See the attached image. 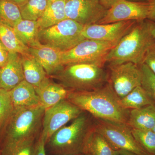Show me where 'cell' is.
Segmentation results:
<instances>
[{"mask_svg":"<svg viewBox=\"0 0 155 155\" xmlns=\"http://www.w3.org/2000/svg\"><path fill=\"white\" fill-rule=\"evenodd\" d=\"M47 4L48 0H29L19 7L22 19L37 21L43 14Z\"/></svg>","mask_w":155,"mask_h":155,"instance_id":"cell-26","label":"cell"},{"mask_svg":"<svg viewBox=\"0 0 155 155\" xmlns=\"http://www.w3.org/2000/svg\"><path fill=\"white\" fill-rule=\"evenodd\" d=\"M9 51L6 48L0 49V69L4 67L8 62Z\"/></svg>","mask_w":155,"mask_h":155,"instance_id":"cell-33","label":"cell"},{"mask_svg":"<svg viewBox=\"0 0 155 155\" xmlns=\"http://www.w3.org/2000/svg\"><path fill=\"white\" fill-rule=\"evenodd\" d=\"M154 40L147 19L138 21L109 52L106 63L110 66H116L131 62L140 66L143 64L146 53Z\"/></svg>","mask_w":155,"mask_h":155,"instance_id":"cell-3","label":"cell"},{"mask_svg":"<svg viewBox=\"0 0 155 155\" xmlns=\"http://www.w3.org/2000/svg\"><path fill=\"white\" fill-rule=\"evenodd\" d=\"M67 99L94 118L127 125L130 110L122 107L109 82L91 91H71Z\"/></svg>","mask_w":155,"mask_h":155,"instance_id":"cell-1","label":"cell"},{"mask_svg":"<svg viewBox=\"0 0 155 155\" xmlns=\"http://www.w3.org/2000/svg\"><path fill=\"white\" fill-rule=\"evenodd\" d=\"M148 25L151 34L155 40V22L151 20L147 19Z\"/></svg>","mask_w":155,"mask_h":155,"instance_id":"cell-35","label":"cell"},{"mask_svg":"<svg viewBox=\"0 0 155 155\" xmlns=\"http://www.w3.org/2000/svg\"><path fill=\"white\" fill-rule=\"evenodd\" d=\"M24 80L21 55L9 52L7 64L0 69V88L10 91Z\"/></svg>","mask_w":155,"mask_h":155,"instance_id":"cell-15","label":"cell"},{"mask_svg":"<svg viewBox=\"0 0 155 155\" xmlns=\"http://www.w3.org/2000/svg\"><path fill=\"white\" fill-rule=\"evenodd\" d=\"M107 10L99 0H67L65 6L67 19L84 26L97 24Z\"/></svg>","mask_w":155,"mask_h":155,"instance_id":"cell-11","label":"cell"},{"mask_svg":"<svg viewBox=\"0 0 155 155\" xmlns=\"http://www.w3.org/2000/svg\"><path fill=\"white\" fill-rule=\"evenodd\" d=\"M140 69L141 72V86L155 104V75L144 64L140 65Z\"/></svg>","mask_w":155,"mask_h":155,"instance_id":"cell-29","label":"cell"},{"mask_svg":"<svg viewBox=\"0 0 155 155\" xmlns=\"http://www.w3.org/2000/svg\"><path fill=\"white\" fill-rule=\"evenodd\" d=\"M149 155H155V154H149Z\"/></svg>","mask_w":155,"mask_h":155,"instance_id":"cell-45","label":"cell"},{"mask_svg":"<svg viewBox=\"0 0 155 155\" xmlns=\"http://www.w3.org/2000/svg\"><path fill=\"white\" fill-rule=\"evenodd\" d=\"M94 128V117L83 111L71 124L65 125L56 131L46 144H48L51 151L54 154L81 153Z\"/></svg>","mask_w":155,"mask_h":155,"instance_id":"cell-4","label":"cell"},{"mask_svg":"<svg viewBox=\"0 0 155 155\" xmlns=\"http://www.w3.org/2000/svg\"><path fill=\"white\" fill-rule=\"evenodd\" d=\"M12 2L14 3L18 7H20L25 5L29 0H9Z\"/></svg>","mask_w":155,"mask_h":155,"instance_id":"cell-37","label":"cell"},{"mask_svg":"<svg viewBox=\"0 0 155 155\" xmlns=\"http://www.w3.org/2000/svg\"><path fill=\"white\" fill-rule=\"evenodd\" d=\"M118 42L85 39L71 49L62 53V65L90 64L103 67L107 55Z\"/></svg>","mask_w":155,"mask_h":155,"instance_id":"cell-7","label":"cell"},{"mask_svg":"<svg viewBox=\"0 0 155 155\" xmlns=\"http://www.w3.org/2000/svg\"><path fill=\"white\" fill-rule=\"evenodd\" d=\"M85 155L83 153H78V154H71V155Z\"/></svg>","mask_w":155,"mask_h":155,"instance_id":"cell-42","label":"cell"},{"mask_svg":"<svg viewBox=\"0 0 155 155\" xmlns=\"http://www.w3.org/2000/svg\"><path fill=\"white\" fill-rule=\"evenodd\" d=\"M19 40L28 48L38 44L39 27L37 21L22 19L13 27Z\"/></svg>","mask_w":155,"mask_h":155,"instance_id":"cell-21","label":"cell"},{"mask_svg":"<svg viewBox=\"0 0 155 155\" xmlns=\"http://www.w3.org/2000/svg\"><path fill=\"white\" fill-rule=\"evenodd\" d=\"M41 104L45 109L55 105L63 100L67 99L71 91L60 83H55L48 77L37 87H34Z\"/></svg>","mask_w":155,"mask_h":155,"instance_id":"cell-16","label":"cell"},{"mask_svg":"<svg viewBox=\"0 0 155 155\" xmlns=\"http://www.w3.org/2000/svg\"><path fill=\"white\" fill-rule=\"evenodd\" d=\"M14 108L10 91L0 88V136L11 118Z\"/></svg>","mask_w":155,"mask_h":155,"instance_id":"cell-27","label":"cell"},{"mask_svg":"<svg viewBox=\"0 0 155 155\" xmlns=\"http://www.w3.org/2000/svg\"><path fill=\"white\" fill-rule=\"evenodd\" d=\"M84 27L74 20L67 19L51 27L39 28L38 41L41 44L64 52L85 39L82 35Z\"/></svg>","mask_w":155,"mask_h":155,"instance_id":"cell-6","label":"cell"},{"mask_svg":"<svg viewBox=\"0 0 155 155\" xmlns=\"http://www.w3.org/2000/svg\"><path fill=\"white\" fill-rule=\"evenodd\" d=\"M65 0H48L47 5L37 20L40 29L51 27L67 19Z\"/></svg>","mask_w":155,"mask_h":155,"instance_id":"cell-18","label":"cell"},{"mask_svg":"<svg viewBox=\"0 0 155 155\" xmlns=\"http://www.w3.org/2000/svg\"><path fill=\"white\" fill-rule=\"evenodd\" d=\"M127 125L131 128L152 130L155 125V104L130 110Z\"/></svg>","mask_w":155,"mask_h":155,"instance_id":"cell-19","label":"cell"},{"mask_svg":"<svg viewBox=\"0 0 155 155\" xmlns=\"http://www.w3.org/2000/svg\"><path fill=\"white\" fill-rule=\"evenodd\" d=\"M108 82L120 99L141 85V72L140 66L131 63L110 66Z\"/></svg>","mask_w":155,"mask_h":155,"instance_id":"cell-10","label":"cell"},{"mask_svg":"<svg viewBox=\"0 0 155 155\" xmlns=\"http://www.w3.org/2000/svg\"><path fill=\"white\" fill-rule=\"evenodd\" d=\"M45 108L42 105L15 107L0 136L2 155L25 143L36 140L42 130Z\"/></svg>","mask_w":155,"mask_h":155,"instance_id":"cell-2","label":"cell"},{"mask_svg":"<svg viewBox=\"0 0 155 155\" xmlns=\"http://www.w3.org/2000/svg\"><path fill=\"white\" fill-rule=\"evenodd\" d=\"M138 21H121L85 25L82 35L85 39L108 42H118L133 28Z\"/></svg>","mask_w":155,"mask_h":155,"instance_id":"cell-13","label":"cell"},{"mask_svg":"<svg viewBox=\"0 0 155 155\" xmlns=\"http://www.w3.org/2000/svg\"><path fill=\"white\" fill-rule=\"evenodd\" d=\"M21 57L24 80L34 87H38L49 76L33 56L29 54Z\"/></svg>","mask_w":155,"mask_h":155,"instance_id":"cell-20","label":"cell"},{"mask_svg":"<svg viewBox=\"0 0 155 155\" xmlns=\"http://www.w3.org/2000/svg\"><path fill=\"white\" fill-rule=\"evenodd\" d=\"M131 133L136 141L145 151L155 154V133L153 130L131 128Z\"/></svg>","mask_w":155,"mask_h":155,"instance_id":"cell-28","label":"cell"},{"mask_svg":"<svg viewBox=\"0 0 155 155\" xmlns=\"http://www.w3.org/2000/svg\"><path fill=\"white\" fill-rule=\"evenodd\" d=\"M150 5L149 2L119 0L108 9L105 16L97 24L121 21H141L148 19Z\"/></svg>","mask_w":155,"mask_h":155,"instance_id":"cell-12","label":"cell"},{"mask_svg":"<svg viewBox=\"0 0 155 155\" xmlns=\"http://www.w3.org/2000/svg\"><path fill=\"white\" fill-rule=\"evenodd\" d=\"M128 1L136 2H149L150 0H128Z\"/></svg>","mask_w":155,"mask_h":155,"instance_id":"cell-39","label":"cell"},{"mask_svg":"<svg viewBox=\"0 0 155 155\" xmlns=\"http://www.w3.org/2000/svg\"><path fill=\"white\" fill-rule=\"evenodd\" d=\"M150 9L148 19L149 20L155 22V0H150Z\"/></svg>","mask_w":155,"mask_h":155,"instance_id":"cell-34","label":"cell"},{"mask_svg":"<svg viewBox=\"0 0 155 155\" xmlns=\"http://www.w3.org/2000/svg\"><path fill=\"white\" fill-rule=\"evenodd\" d=\"M153 130V131H154V132H155V125L154 127L153 128V130Z\"/></svg>","mask_w":155,"mask_h":155,"instance_id":"cell-43","label":"cell"},{"mask_svg":"<svg viewBox=\"0 0 155 155\" xmlns=\"http://www.w3.org/2000/svg\"><path fill=\"white\" fill-rule=\"evenodd\" d=\"M82 112L67 99L45 109L41 134L46 143L56 131L77 118Z\"/></svg>","mask_w":155,"mask_h":155,"instance_id":"cell-9","label":"cell"},{"mask_svg":"<svg viewBox=\"0 0 155 155\" xmlns=\"http://www.w3.org/2000/svg\"><path fill=\"white\" fill-rule=\"evenodd\" d=\"M114 151L105 139L94 128L87 140L83 153L85 155H113Z\"/></svg>","mask_w":155,"mask_h":155,"instance_id":"cell-23","label":"cell"},{"mask_svg":"<svg viewBox=\"0 0 155 155\" xmlns=\"http://www.w3.org/2000/svg\"><path fill=\"white\" fill-rule=\"evenodd\" d=\"M99 1L104 7L108 9L111 8L116 2L119 0H99Z\"/></svg>","mask_w":155,"mask_h":155,"instance_id":"cell-36","label":"cell"},{"mask_svg":"<svg viewBox=\"0 0 155 155\" xmlns=\"http://www.w3.org/2000/svg\"><path fill=\"white\" fill-rule=\"evenodd\" d=\"M0 155H2V151H1V149H0Z\"/></svg>","mask_w":155,"mask_h":155,"instance_id":"cell-44","label":"cell"},{"mask_svg":"<svg viewBox=\"0 0 155 155\" xmlns=\"http://www.w3.org/2000/svg\"><path fill=\"white\" fill-rule=\"evenodd\" d=\"M113 155H120L118 150H114Z\"/></svg>","mask_w":155,"mask_h":155,"instance_id":"cell-40","label":"cell"},{"mask_svg":"<svg viewBox=\"0 0 155 155\" xmlns=\"http://www.w3.org/2000/svg\"><path fill=\"white\" fill-rule=\"evenodd\" d=\"M65 1H67V0H65Z\"/></svg>","mask_w":155,"mask_h":155,"instance_id":"cell-46","label":"cell"},{"mask_svg":"<svg viewBox=\"0 0 155 155\" xmlns=\"http://www.w3.org/2000/svg\"><path fill=\"white\" fill-rule=\"evenodd\" d=\"M36 140L27 142L5 155H34Z\"/></svg>","mask_w":155,"mask_h":155,"instance_id":"cell-30","label":"cell"},{"mask_svg":"<svg viewBox=\"0 0 155 155\" xmlns=\"http://www.w3.org/2000/svg\"><path fill=\"white\" fill-rule=\"evenodd\" d=\"M19 7L9 0H0V21L14 27L22 19Z\"/></svg>","mask_w":155,"mask_h":155,"instance_id":"cell-25","label":"cell"},{"mask_svg":"<svg viewBox=\"0 0 155 155\" xmlns=\"http://www.w3.org/2000/svg\"><path fill=\"white\" fill-rule=\"evenodd\" d=\"M15 107L41 105L34 87L24 80L10 91Z\"/></svg>","mask_w":155,"mask_h":155,"instance_id":"cell-17","label":"cell"},{"mask_svg":"<svg viewBox=\"0 0 155 155\" xmlns=\"http://www.w3.org/2000/svg\"><path fill=\"white\" fill-rule=\"evenodd\" d=\"M72 91L94 90L108 83L109 74L103 67L90 64L66 65L55 75L49 77Z\"/></svg>","mask_w":155,"mask_h":155,"instance_id":"cell-5","label":"cell"},{"mask_svg":"<svg viewBox=\"0 0 155 155\" xmlns=\"http://www.w3.org/2000/svg\"><path fill=\"white\" fill-rule=\"evenodd\" d=\"M95 130L104 137L114 150H125L139 155H149L136 141L127 124L94 118Z\"/></svg>","mask_w":155,"mask_h":155,"instance_id":"cell-8","label":"cell"},{"mask_svg":"<svg viewBox=\"0 0 155 155\" xmlns=\"http://www.w3.org/2000/svg\"><path fill=\"white\" fill-rule=\"evenodd\" d=\"M1 48H6L4 46V45H3L2 43L0 40V49Z\"/></svg>","mask_w":155,"mask_h":155,"instance_id":"cell-41","label":"cell"},{"mask_svg":"<svg viewBox=\"0 0 155 155\" xmlns=\"http://www.w3.org/2000/svg\"><path fill=\"white\" fill-rule=\"evenodd\" d=\"M45 145V141L41 132L35 142L34 155H46Z\"/></svg>","mask_w":155,"mask_h":155,"instance_id":"cell-32","label":"cell"},{"mask_svg":"<svg viewBox=\"0 0 155 155\" xmlns=\"http://www.w3.org/2000/svg\"><path fill=\"white\" fill-rule=\"evenodd\" d=\"M120 102L123 107L129 110L155 104L141 85L137 87L127 95L120 99Z\"/></svg>","mask_w":155,"mask_h":155,"instance_id":"cell-24","label":"cell"},{"mask_svg":"<svg viewBox=\"0 0 155 155\" xmlns=\"http://www.w3.org/2000/svg\"><path fill=\"white\" fill-rule=\"evenodd\" d=\"M29 54L43 67L49 77L60 71L64 67L61 62L62 53L57 49L38 43L29 48Z\"/></svg>","mask_w":155,"mask_h":155,"instance_id":"cell-14","label":"cell"},{"mask_svg":"<svg viewBox=\"0 0 155 155\" xmlns=\"http://www.w3.org/2000/svg\"><path fill=\"white\" fill-rule=\"evenodd\" d=\"M0 40L9 52L23 55L29 54V48L20 41L13 27L0 21Z\"/></svg>","mask_w":155,"mask_h":155,"instance_id":"cell-22","label":"cell"},{"mask_svg":"<svg viewBox=\"0 0 155 155\" xmlns=\"http://www.w3.org/2000/svg\"><path fill=\"white\" fill-rule=\"evenodd\" d=\"M143 64L147 65L155 75V40L148 49L145 56Z\"/></svg>","mask_w":155,"mask_h":155,"instance_id":"cell-31","label":"cell"},{"mask_svg":"<svg viewBox=\"0 0 155 155\" xmlns=\"http://www.w3.org/2000/svg\"><path fill=\"white\" fill-rule=\"evenodd\" d=\"M120 155H139L130 151L125 150H118Z\"/></svg>","mask_w":155,"mask_h":155,"instance_id":"cell-38","label":"cell"}]
</instances>
